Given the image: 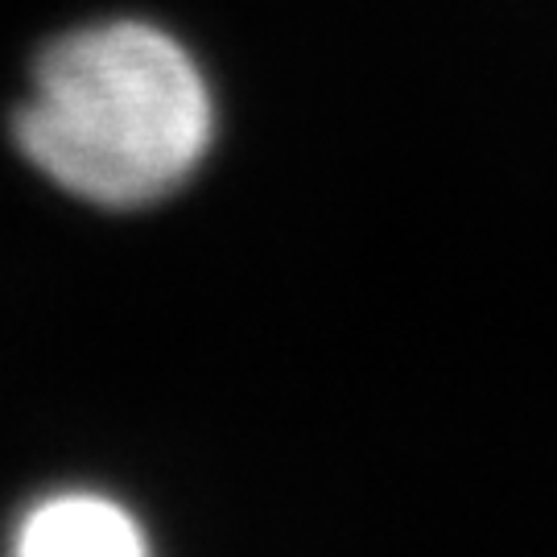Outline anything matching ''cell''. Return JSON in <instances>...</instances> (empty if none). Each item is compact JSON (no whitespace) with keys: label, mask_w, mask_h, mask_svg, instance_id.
Instances as JSON below:
<instances>
[{"label":"cell","mask_w":557,"mask_h":557,"mask_svg":"<svg viewBox=\"0 0 557 557\" xmlns=\"http://www.w3.org/2000/svg\"><path fill=\"white\" fill-rule=\"evenodd\" d=\"M215 137L195 59L158 25L103 21L59 38L17 112L21 153L66 195L137 211L186 186Z\"/></svg>","instance_id":"cell-1"},{"label":"cell","mask_w":557,"mask_h":557,"mask_svg":"<svg viewBox=\"0 0 557 557\" xmlns=\"http://www.w3.org/2000/svg\"><path fill=\"white\" fill-rule=\"evenodd\" d=\"M149 549L137 520L116 499L71 496L41 499L17 529V554L25 557H140Z\"/></svg>","instance_id":"cell-2"}]
</instances>
